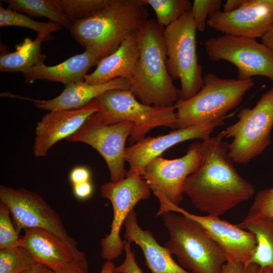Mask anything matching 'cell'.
<instances>
[{"mask_svg":"<svg viewBox=\"0 0 273 273\" xmlns=\"http://www.w3.org/2000/svg\"><path fill=\"white\" fill-rule=\"evenodd\" d=\"M222 131L202 141L203 158L198 170L186 179L184 194L207 215L219 216L255 193L253 186L236 170Z\"/></svg>","mask_w":273,"mask_h":273,"instance_id":"obj_1","label":"cell"},{"mask_svg":"<svg viewBox=\"0 0 273 273\" xmlns=\"http://www.w3.org/2000/svg\"><path fill=\"white\" fill-rule=\"evenodd\" d=\"M164 29L156 19H149L137 33L140 56L129 90L148 106H174L179 99V89L166 66Z\"/></svg>","mask_w":273,"mask_h":273,"instance_id":"obj_2","label":"cell"},{"mask_svg":"<svg viewBox=\"0 0 273 273\" xmlns=\"http://www.w3.org/2000/svg\"><path fill=\"white\" fill-rule=\"evenodd\" d=\"M142 0H109L93 16L74 23L71 35L85 50L101 60L111 55L129 35L138 33L149 19Z\"/></svg>","mask_w":273,"mask_h":273,"instance_id":"obj_3","label":"cell"},{"mask_svg":"<svg viewBox=\"0 0 273 273\" xmlns=\"http://www.w3.org/2000/svg\"><path fill=\"white\" fill-rule=\"evenodd\" d=\"M179 214L161 215L169 235L164 246L193 273H221L226 259L220 247L198 222Z\"/></svg>","mask_w":273,"mask_h":273,"instance_id":"obj_4","label":"cell"},{"mask_svg":"<svg viewBox=\"0 0 273 273\" xmlns=\"http://www.w3.org/2000/svg\"><path fill=\"white\" fill-rule=\"evenodd\" d=\"M254 85L251 79L221 78L213 73L203 77V85L191 98L178 99L174 105L175 129L227 118Z\"/></svg>","mask_w":273,"mask_h":273,"instance_id":"obj_5","label":"cell"},{"mask_svg":"<svg viewBox=\"0 0 273 273\" xmlns=\"http://www.w3.org/2000/svg\"><path fill=\"white\" fill-rule=\"evenodd\" d=\"M96 99L101 108L90 116L104 123L130 122L133 125L128 138L131 145L145 138L154 128L166 126L175 129L176 118L174 106L160 107L145 105L126 89H111Z\"/></svg>","mask_w":273,"mask_h":273,"instance_id":"obj_6","label":"cell"},{"mask_svg":"<svg viewBox=\"0 0 273 273\" xmlns=\"http://www.w3.org/2000/svg\"><path fill=\"white\" fill-rule=\"evenodd\" d=\"M197 29L191 10L164 28L166 66L173 80L179 79V100L196 95L203 85L202 65L197 54Z\"/></svg>","mask_w":273,"mask_h":273,"instance_id":"obj_7","label":"cell"},{"mask_svg":"<svg viewBox=\"0 0 273 273\" xmlns=\"http://www.w3.org/2000/svg\"><path fill=\"white\" fill-rule=\"evenodd\" d=\"M238 120L222 131L233 138L229 155L234 163L245 164L261 154L271 144L273 127V86L264 93L252 108H244Z\"/></svg>","mask_w":273,"mask_h":273,"instance_id":"obj_8","label":"cell"},{"mask_svg":"<svg viewBox=\"0 0 273 273\" xmlns=\"http://www.w3.org/2000/svg\"><path fill=\"white\" fill-rule=\"evenodd\" d=\"M203 158V143L198 141L190 145L186 154L180 158L167 159L160 156L147 164L141 176L159 200L157 216L172 206H179L185 181L198 170Z\"/></svg>","mask_w":273,"mask_h":273,"instance_id":"obj_9","label":"cell"},{"mask_svg":"<svg viewBox=\"0 0 273 273\" xmlns=\"http://www.w3.org/2000/svg\"><path fill=\"white\" fill-rule=\"evenodd\" d=\"M205 48L210 60L235 65L239 79L260 75L273 81V54L255 38L224 34L207 39Z\"/></svg>","mask_w":273,"mask_h":273,"instance_id":"obj_10","label":"cell"},{"mask_svg":"<svg viewBox=\"0 0 273 273\" xmlns=\"http://www.w3.org/2000/svg\"><path fill=\"white\" fill-rule=\"evenodd\" d=\"M100 190L103 197L110 201L113 210L110 232L101 241L102 257L112 261L123 250V241L120 237L122 224L135 205L149 198L151 189L140 174L127 172L124 178L106 183Z\"/></svg>","mask_w":273,"mask_h":273,"instance_id":"obj_11","label":"cell"},{"mask_svg":"<svg viewBox=\"0 0 273 273\" xmlns=\"http://www.w3.org/2000/svg\"><path fill=\"white\" fill-rule=\"evenodd\" d=\"M0 200L9 208L18 232L21 229H43L78 249L77 242L68 235L59 214L38 194L24 188L1 185Z\"/></svg>","mask_w":273,"mask_h":273,"instance_id":"obj_12","label":"cell"},{"mask_svg":"<svg viewBox=\"0 0 273 273\" xmlns=\"http://www.w3.org/2000/svg\"><path fill=\"white\" fill-rule=\"evenodd\" d=\"M132 128V124L128 121L104 123L90 116L76 132L66 140L85 143L96 150L106 162L111 181L115 182L127 175L124 167L125 145Z\"/></svg>","mask_w":273,"mask_h":273,"instance_id":"obj_13","label":"cell"},{"mask_svg":"<svg viewBox=\"0 0 273 273\" xmlns=\"http://www.w3.org/2000/svg\"><path fill=\"white\" fill-rule=\"evenodd\" d=\"M207 25L226 35L261 38L273 25V0H244L234 11L213 14Z\"/></svg>","mask_w":273,"mask_h":273,"instance_id":"obj_14","label":"cell"},{"mask_svg":"<svg viewBox=\"0 0 273 273\" xmlns=\"http://www.w3.org/2000/svg\"><path fill=\"white\" fill-rule=\"evenodd\" d=\"M226 118L176 129L162 135L144 138L126 148L125 160L129 165L127 172H134L141 175L149 162L161 156L172 146L191 140L201 139L203 141L208 139L216 127L224 124Z\"/></svg>","mask_w":273,"mask_h":273,"instance_id":"obj_15","label":"cell"},{"mask_svg":"<svg viewBox=\"0 0 273 273\" xmlns=\"http://www.w3.org/2000/svg\"><path fill=\"white\" fill-rule=\"evenodd\" d=\"M172 212L198 222L220 247L226 261L250 263L257 245L255 236L251 232L221 219L219 216L192 214L179 206L174 207Z\"/></svg>","mask_w":273,"mask_h":273,"instance_id":"obj_16","label":"cell"},{"mask_svg":"<svg viewBox=\"0 0 273 273\" xmlns=\"http://www.w3.org/2000/svg\"><path fill=\"white\" fill-rule=\"evenodd\" d=\"M95 99L86 105L70 110L50 111L37 123L33 146L36 157L47 156L50 148L63 139L76 132L86 119L101 109Z\"/></svg>","mask_w":273,"mask_h":273,"instance_id":"obj_17","label":"cell"},{"mask_svg":"<svg viewBox=\"0 0 273 273\" xmlns=\"http://www.w3.org/2000/svg\"><path fill=\"white\" fill-rule=\"evenodd\" d=\"M21 246L32 255L37 263L55 271L85 253L71 248L58 236L41 228L24 230Z\"/></svg>","mask_w":273,"mask_h":273,"instance_id":"obj_18","label":"cell"},{"mask_svg":"<svg viewBox=\"0 0 273 273\" xmlns=\"http://www.w3.org/2000/svg\"><path fill=\"white\" fill-rule=\"evenodd\" d=\"M130 81L118 78L102 84L93 85L85 81L65 85L57 97L50 100H37L9 93L8 97L31 101L37 108L50 111L70 110L82 107L105 92L114 89L129 90Z\"/></svg>","mask_w":273,"mask_h":273,"instance_id":"obj_19","label":"cell"},{"mask_svg":"<svg viewBox=\"0 0 273 273\" xmlns=\"http://www.w3.org/2000/svg\"><path fill=\"white\" fill-rule=\"evenodd\" d=\"M124 237L141 248L147 266L152 273H193L185 270L172 258L165 246L160 245L151 232L142 229L138 223L137 214L133 209L124 222Z\"/></svg>","mask_w":273,"mask_h":273,"instance_id":"obj_20","label":"cell"},{"mask_svg":"<svg viewBox=\"0 0 273 273\" xmlns=\"http://www.w3.org/2000/svg\"><path fill=\"white\" fill-rule=\"evenodd\" d=\"M137 33L128 36L115 52L101 60L96 69L85 76L84 81L97 85L118 78L130 80L140 56Z\"/></svg>","mask_w":273,"mask_h":273,"instance_id":"obj_21","label":"cell"},{"mask_svg":"<svg viewBox=\"0 0 273 273\" xmlns=\"http://www.w3.org/2000/svg\"><path fill=\"white\" fill-rule=\"evenodd\" d=\"M101 59L95 52L85 50L55 66H47L41 62L23 73L26 82L37 80L60 82L67 84L84 81L89 69L97 65Z\"/></svg>","mask_w":273,"mask_h":273,"instance_id":"obj_22","label":"cell"},{"mask_svg":"<svg viewBox=\"0 0 273 273\" xmlns=\"http://www.w3.org/2000/svg\"><path fill=\"white\" fill-rule=\"evenodd\" d=\"M237 225L255 236L256 248L250 263L260 267L273 266V218L249 211Z\"/></svg>","mask_w":273,"mask_h":273,"instance_id":"obj_23","label":"cell"},{"mask_svg":"<svg viewBox=\"0 0 273 273\" xmlns=\"http://www.w3.org/2000/svg\"><path fill=\"white\" fill-rule=\"evenodd\" d=\"M53 38L51 35L41 33L37 34L33 40L25 38L16 46L15 51L1 54L0 71L23 73L37 63L43 62L46 56L41 54V44Z\"/></svg>","mask_w":273,"mask_h":273,"instance_id":"obj_24","label":"cell"},{"mask_svg":"<svg viewBox=\"0 0 273 273\" xmlns=\"http://www.w3.org/2000/svg\"><path fill=\"white\" fill-rule=\"evenodd\" d=\"M8 9L34 17H47L52 22L70 29L72 24L61 14L54 0H5Z\"/></svg>","mask_w":273,"mask_h":273,"instance_id":"obj_25","label":"cell"},{"mask_svg":"<svg viewBox=\"0 0 273 273\" xmlns=\"http://www.w3.org/2000/svg\"><path fill=\"white\" fill-rule=\"evenodd\" d=\"M65 18L72 25L85 19L105 8L109 0H54Z\"/></svg>","mask_w":273,"mask_h":273,"instance_id":"obj_26","label":"cell"},{"mask_svg":"<svg viewBox=\"0 0 273 273\" xmlns=\"http://www.w3.org/2000/svg\"><path fill=\"white\" fill-rule=\"evenodd\" d=\"M146 6H150L156 16L160 25L165 28L177 21L190 11L192 4L188 0H142Z\"/></svg>","mask_w":273,"mask_h":273,"instance_id":"obj_27","label":"cell"},{"mask_svg":"<svg viewBox=\"0 0 273 273\" xmlns=\"http://www.w3.org/2000/svg\"><path fill=\"white\" fill-rule=\"evenodd\" d=\"M0 26H17L27 28L41 33L51 35L62 28V26L54 22H40L35 21L26 15L15 11L5 9L0 5Z\"/></svg>","mask_w":273,"mask_h":273,"instance_id":"obj_28","label":"cell"},{"mask_svg":"<svg viewBox=\"0 0 273 273\" xmlns=\"http://www.w3.org/2000/svg\"><path fill=\"white\" fill-rule=\"evenodd\" d=\"M36 263L31 253L22 246L0 249V273H21Z\"/></svg>","mask_w":273,"mask_h":273,"instance_id":"obj_29","label":"cell"},{"mask_svg":"<svg viewBox=\"0 0 273 273\" xmlns=\"http://www.w3.org/2000/svg\"><path fill=\"white\" fill-rule=\"evenodd\" d=\"M9 208L0 202V249L21 246L22 236L15 229L10 217Z\"/></svg>","mask_w":273,"mask_h":273,"instance_id":"obj_30","label":"cell"},{"mask_svg":"<svg viewBox=\"0 0 273 273\" xmlns=\"http://www.w3.org/2000/svg\"><path fill=\"white\" fill-rule=\"evenodd\" d=\"M222 5L220 0H194L191 12L197 30L204 31L208 18L220 11Z\"/></svg>","mask_w":273,"mask_h":273,"instance_id":"obj_31","label":"cell"},{"mask_svg":"<svg viewBox=\"0 0 273 273\" xmlns=\"http://www.w3.org/2000/svg\"><path fill=\"white\" fill-rule=\"evenodd\" d=\"M249 211L273 218V187L257 193Z\"/></svg>","mask_w":273,"mask_h":273,"instance_id":"obj_32","label":"cell"},{"mask_svg":"<svg viewBox=\"0 0 273 273\" xmlns=\"http://www.w3.org/2000/svg\"><path fill=\"white\" fill-rule=\"evenodd\" d=\"M130 244L126 240L123 241L125 258L120 265L115 267L114 273H143L136 262L134 251L131 249Z\"/></svg>","mask_w":273,"mask_h":273,"instance_id":"obj_33","label":"cell"},{"mask_svg":"<svg viewBox=\"0 0 273 273\" xmlns=\"http://www.w3.org/2000/svg\"><path fill=\"white\" fill-rule=\"evenodd\" d=\"M259 266L254 263H243L226 261L221 273H257Z\"/></svg>","mask_w":273,"mask_h":273,"instance_id":"obj_34","label":"cell"},{"mask_svg":"<svg viewBox=\"0 0 273 273\" xmlns=\"http://www.w3.org/2000/svg\"><path fill=\"white\" fill-rule=\"evenodd\" d=\"M54 273H89L88 262L85 254L54 271Z\"/></svg>","mask_w":273,"mask_h":273,"instance_id":"obj_35","label":"cell"},{"mask_svg":"<svg viewBox=\"0 0 273 273\" xmlns=\"http://www.w3.org/2000/svg\"><path fill=\"white\" fill-rule=\"evenodd\" d=\"M90 176L89 170L83 166H77L73 168L69 174L70 180L73 185L89 181Z\"/></svg>","mask_w":273,"mask_h":273,"instance_id":"obj_36","label":"cell"},{"mask_svg":"<svg viewBox=\"0 0 273 273\" xmlns=\"http://www.w3.org/2000/svg\"><path fill=\"white\" fill-rule=\"evenodd\" d=\"M75 196L79 199L88 198L93 193V186L90 181H86L73 185Z\"/></svg>","mask_w":273,"mask_h":273,"instance_id":"obj_37","label":"cell"},{"mask_svg":"<svg viewBox=\"0 0 273 273\" xmlns=\"http://www.w3.org/2000/svg\"><path fill=\"white\" fill-rule=\"evenodd\" d=\"M261 38V43L273 54V25Z\"/></svg>","mask_w":273,"mask_h":273,"instance_id":"obj_38","label":"cell"},{"mask_svg":"<svg viewBox=\"0 0 273 273\" xmlns=\"http://www.w3.org/2000/svg\"><path fill=\"white\" fill-rule=\"evenodd\" d=\"M244 0H228L223 5L224 12L234 11L240 7L243 4Z\"/></svg>","mask_w":273,"mask_h":273,"instance_id":"obj_39","label":"cell"},{"mask_svg":"<svg viewBox=\"0 0 273 273\" xmlns=\"http://www.w3.org/2000/svg\"><path fill=\"white\" fill-rule=\"evenodd\" d=\"M21 273H54V271L41 264L37 263L29 269Z\"/></svg>","mask_w":273,"mask_h":273,"instance_id":"obj_40","label":"cell"},{"mask_svg":"<svg viewBox=\"0 0 273 273\" xmlns=\"http://www.w3.org/2000/svg\"><path fill=\"white\" fill-rule=\"evenodd\" d=\"M115 267L112 261L107 260L104 263L100 273H114Z\"/></svg>","mask_w":273,"mask_h":273,"instance_id":"obj_41","label":"cell"},{"mask_svg":"<svg viewBox=\"0 0 273 273\" xmlns=\"http://www.w3.org/2000/svg\"><path fill=\"white\" fill-rule=\"evenodd\" d=\"M257 273H273V266H259Z\"/></svg>","mask_w":273,"mask_h":273,"instance_id":"obj_42","label":"cell"}]
</instances>
